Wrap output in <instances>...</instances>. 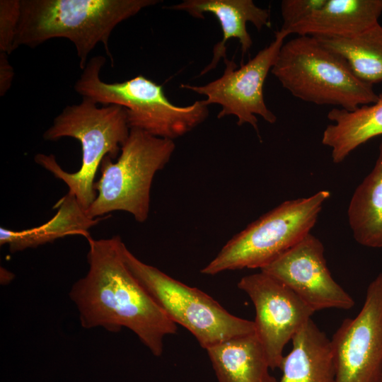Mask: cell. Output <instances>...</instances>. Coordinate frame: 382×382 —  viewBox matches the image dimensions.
Returning <instances> with one entry per match:
<instances>
[{
    "label": "cell",
    "mask_w": 382,
    "mask_h": 382,
    "mask_svg": "<svg viewBox=\"0 0 382 382\" xmlns=\"http://www.w3.org/2000/svg\"><path fill=\"white\" fill-rule=\"evenodd\" d=\"M87 274L71 289L81 325L117 332L129 329L156 357L166 336L177 332L175 323L125 265L119 236L88 240Z\"/></svg>",
    "instance_id": "1"
},
{
    "label": "cell",
    "mask_w": 382,
    "mask_h": 382,
    "mask_svg": "<svg viewBox=\"0 0 382 382\" xmlns=\"http://www.w3.org/2000/svg\"><path fill=\"white\" fill-rule=\"evenodd\" d=\"M157 0H21L14 49L36 47L53 38L71 41L83 69L98 43L112 57L109 39L115 28Z\"/></svg>",
    "instance_id": "2"
},
{
    "label": "cell",
    "mask_w": 382,
    "mask_h": 382,
    "mask_svg": "<svg viewBox=\"0 0 382 382\" xmlns=\"http://www.w3.org/2000/svg\"><path fill=\"white\" fill-rule=\"evenodd\" d=\"M129 132L125 108L115 105L99 108L92 100L82 98L81 103L66 106L43 134L47 141L64 137L77 139L82 152L79 169L66 172L52 154H37L35 161L62 180L68 192L87 209L97 195L94 179L102 161L106 156L112 160L117 158Z\"/></svg>",
    "instance_id": "3"
},
{
    "label": "cell",
    "mask_w": 382,
    "mask_h": 382,
    "mask_svg": "<svg viewBox=\"0 0 382 382\" xmlns=\"http://www.w3.org/2000/svg\"><path fill=\"white\" fill-rule=\"evenodd\" d=\"M105 58H91L74 88L82 98L95 103L119 105L126 110L130 129H139L154 137L173 140L203 122L209 115L204 100L187 106L173 104L163 88L142 75L122 82L101 80Z\"/></svg>",
    "instance_id": "4"
},
{
    "label": "cell",
    "mask_w": 382,
    "mask_h": 382,
    "mask_svg": "<svg viewBox=\"0 0 382 382\" xmlns=\"http://www.w3.org/2000/svg\"><path fill=\"white\" fill-rule=\"evenodd\" d=\"M271 72L292 96L319 105L352 110L378 98L373 85L359 79L315 37L298 35L284 42Z\"/></svg>",
    "instance_id": "5"
},
{
    "label": "cell",
    "mask_w": 382,
    "mask_h": 382,
    "mask_svg": "<svg viewBox=\"0 0 382 382\" xmlns=\"http://www.w3.org/2000/svg\"><path fill=\"white\" fill-rule=\"evenodd\" d=\"M175 149L173 140L130 129L115 162L106 156L100 177L94 183L96 197L86 209L92 219L114 211L131 214L143 223L149 216L152 181L170 161Z\"/></svg>",
    "instance_id": "6"
},
{
    "label": "cell",
    "mask_w": 382,
    "mask_h": 382,
    "mask_svg": "<svg viewBox=\"0 0 382 382\" xmlns=\"http://www.w3.org/2000/svg\"><path fill=\"white\" fill-rule=\"evenodd\" d=\"M330 196L328 190H320L308 197L284 202L232 237L201 273L260 270L311 233Z\"/></svg>",
    "instance_id": "7"
},
{
    "label": "cell",
    "mask_w": 382,
    "mask_h": 382,
    "mask_svg": "<svg viewBox=\"0 0 382 382\" xmlns=\"http://www.w3.org/2000/svg\"><path fill=\"white\" fill-rule=\"evenodd\" d=\"M122 254L129 271L166 315L188 330L204 349L255 332L254 321L231 314L202 291L143 262L125 243Z\"/></svg>",
    "instance_id": "8"
},
{
    "label": "cell",
    "mask_w": 382,
    "mask_h": 382,
    "mask_svg": "<svg viewBox=\"0 0 382 382\" xmlns=\"http://www.w3.org/2000/svg\"><path fill=\"white\" fill-rule=\"evenodd\" d=\"M288 35L287 32L279 30L268 46L239 69L233 59L226 57V68L221 77L204 86L182 84L180 88L205 96L208 105H220L221 110L218 118L234 115L238 118V125H250L260 138L256 115L271 124L277 121L276 115L265 104L263 86Z\"/></svg>",
    "instance_id": "9"
},
{
    "label": "cell",
    "mask_w": 382,
    "mask_h": 382,
    "mask_svg": "<svg viewBox=\"0 0 382 382\" xmlns=\"http://www.w3.org/2000/svg\"><path fill=\"white\" fill-rule=\"evenodd\" d=\"M335 382H379L382 376V272L369 284L359 313L330 339Z\"/></svg>",
    "instance_id": "10"
},
{
    "label": "cell",
    "mask_w": 382,
    "mask_h": 382,
    "mask_svg": "<svg viewBox=\"0 0 382 382\" xmlns=\"http://www.w3.org/2000/svg\"><path fill=\"white\" fill-rule=\"evenodd\" d=\"M238 287L253 303L255 334L270 369H280L285 346L315 312L286 285L262 271L243 277Z\"/></svg>",
    "instance_id": "11"
},
{
    "label": "cell",
    "mask_w": 382,
    "mask_h": 382,
    "mask_svg": "<svg viewBox=\"0 0 382 382\" xmlns=\"http://www.w3.org/2000/svg\"><path fill=\"white\" fill-rule=\"evenodd\" d=\"M260 271L277 279L314 312L328 308L349 310L354 299L332 278L321 241L311 233Z\"/></svg>",
    "instance_id": "12"
},
{
    "label": "cell",
    "mask_w": 382,
    "mask_h": 382,
    "mask_svg": "<svg viewBox=\"0 0 382 382\" xmlns=\"http://www.w3.org/2000/svg\"><path fill=\"white\" fill-rule=\"evenodd\" d=\"M168 8L185 11L197 18H204V14L209 13L220 23L223 38L214 47L213 58L199 76L216 68L220 59L226 57V43L228 40H238L243 55L250 50L253 40L247 23L253 24L258 30L270 25L269 10L257 6L252 0H185Z\"/></svg>",
    "instance_id": "13"
},
{
    "label": "cell",
    "mask_w": 382,
    "mask_h": 382,
    "mask_svg": "<svg viewBox=\"0 0 382 382\" xmlns=\"http://www.w3.org/2000/svg\"><path fill=\"white\" fill-rule=\"evenodd\" d=\"M382 0H327L287 33L315 37H349L378 23Z\"/></svg>",
    "instance_id": "14"
},
{
    "label": "cell",
    "mask_w": 382,
    "mask_h": 382,
    "mask_svg": "<svg viewBox=\"0 0 382 382\" xmlns=\"http://www.w3.org/2000/svg\"><path fill=\"white\" fill-rule=\"evenodd\" d=\"M292 348L284 357L278 382H335L330 340L312 319L293 337Z\"/></svg>",
    "instance_id": "15"
},
{
    "label": "cell",
    "mask_w": 382,
    "mask_h": 382,
    "mask_svg": "<svg viewBox=\"0 0 382 382\" xmlns=\"http://www.w3.org/2000/svg\"><path fill=\"white\" fill-rule=\"evenodd\" d=\"M54 207L57 209L55 215L42 225L20 231L1 227L0 245H7L11 253H16L68 236H82L88 240L91 238L89 229L101 220L89 217L86 209L69 192Z\"/></svg>",
    "instance_id": "16"
},
{
    "label": "cell",
    "mask_w": 382,
    "mask_h": 382,
    "mask_svg": "<svg viewBox=\"0 0 382 382\" xmlns=\"http://www.w3.org/2000/svg\"><path fill=\"white\" fill-rule=\"evenodd\" d=\"M219 382H278L255 332L206 349Z\"/></svg>",
    "instance_id": "17"
},
{
    "label": "cell",
    "mask_w": 382,
    "mask_h": 382,
    "mask_svg": "<svg viewBox=\"0 0 382 382\" xmlns=\"http://www.w3.org/2000/svg\"><path fill=\"white\" fill-rule=\"evenodd\" d=\"M327 117L333 124L324 129L322 143L331 149L332 161L340 163L358 146L382 135V92L373 103L352 110L335 108Z\"/></svg>",
    "instance_id": "18"
},
{
    "label": "cell",
    "mask_w": 382,
    "mask_h": 382,
    "mask_svg": "<svg viewBox=\"0 0 382 382\" xmlns=\"http://www.w3.org/2000/svg\"><path fill=\"white\" fill-rule=\"evenodd\" d=\"M372 170L355 190L348 220L355 241L366 247L382 248V140Z\"/></svg>",
    "instance_id": "19"
},
{
    "label": "cell",
    "mask_w": 382,
    "mask_h": 382,
    "mask_svg": "<svg viewBox=\"0 0 382 382\" xmlns=\"http://www.w3.org/2000/svg\"><path fill=\"white\" fill-rule=\"evenodd\" d=\"M316 38L340 55L359 79L371 85L382 82V25L379 23L349 37Z\"/></svg>",
    "instance_id": "20"
},
{
    "label": "cell",
    "mask_w": 382,
    "mask_h": 382,
    "mask_svg": "<svg viewBox=\"0 0 382 382\" xmlns=\"http://www.w3.org/2000/svg\"><path fill=\"white\" fill-rule=\"evenodd\" d=\"M21 16V0L0 1V52L10 54L14 49Z\"/></svg>",
    "instance_id": "21"
},
{
    "label": "cell",
    "mask_w": 382,
    "mask_h": 382,
    "mask_svg": "<svg viewBox=\"0 0 382 382\" xmlns=\"http://www.w3.org/2000/svg\"><path fill=\"white\" fill-rule=\"evenodd\" d=\"M327 0H283L281 2L282 25L280 30H287L323 6Z\"/></svg>",
    "instance_id": "22"
},
{
    "label": "cell",
    "mask_w": 382,
    "mask_h": 382,
    "mask_svg": "<svg viewBox=\"0 0 382 382\" xmlns=\"http://www.w3.org/2000/svg\"><path fill=\"white\" fill-rule=\"evenodd\" d=\"M6 53L0 52V96H4L10 88L14 71L9 63Z\"/></svg>",
    "instance_id": "23"
},
{
    "label": "cell",
    "mask_w": 382,
    "mask_h": 382,
    "mask_svg": "<svg viewBox=\"0 0 382 382\" xmlns=\"http://www.w3.org/2000/svg\"><path fill=\"white\" fill-rule=\"evenodd\" d=\"M379 382H382V376L381 377V379H380V381Z\"/></svg>",
    "instance_id": "24"
}]
</instances>
